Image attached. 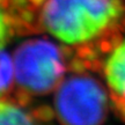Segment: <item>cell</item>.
Listing matches in <instances>:
<instances>
[{
  "mask_svg": "<svg viewBox=\"0 0 125 125\" xmlns=\"http://www.w3.org/2000/svg\"><path fill=\"white\" fill-rule=\"evenodd\" d=\"M104 75L111 93V100L125 102V41L117 45L107 58Z\"/></svg>",
  "mask_w": 125,
  "mask_h": 125,
  "instance_id": "5b68a950",
  "label": "cell"
},
{
  "mask_svg": "<svg viewBox=\"0 0 125 125\" xmlns=\"http://www.w3.org/2000/svg\"><path fill=\"white\" fill-rule=\"evenodd\" d=\"M32 32L46 31L75 50L96 53L121 20V0H24Z\"/></svg>",
  "mask_w": 125,
  "mask_h": 125,
  "instance_id": "6da1fadb",
  "label": "cell"
},
{
  "mask_svg": "<svg viewBox=\"0 0 125 125\" xmlns=\"http://www.w3.org/2000/svg\"><path fill=\"white\" fill-rule=\"evenodd\" d=\"M72 57V48L62 46L46 37L22 42L14 53L16 85L12 101L30 107L34 97L57 89L71 68Z\"/></svg>",
  "mask_w": 125,
  "mask_h": 125,
  "instance_id": "7a4b0ae2",
  "label": "cell"
},
{
  "mask_svg": "<svg viewBox=\"0 0 125 125\" xmlns=\"http://www.w3.org/2000/svg\"><path fill=\"white\" fill-rule=\"evenodd\" d=\"M14 65L8 52L0 48V101H12L15 92Z\"/></svg>",
  "mask_w": 125,
  "mask_h": 125,
  "instance_id": "8992f818",
  "label": "cell"
},
{
  "mask_svg": "<svg viewBox=\"0 0 125 125\" xmlns=\"http://www.w3.org/2000/svg\"><path fill=\"white\" fill-rule=\"evenodd\" d=\"M28 32L24 0H0V48L14 36Z\"/></svg>",
  "mask_w": 125,
  "mask_h": 125,
  "instance_id": "277c9868",
  "label": "cell"
},
{
  "mask_svg": "<svg viewBox=\"0 0 125 125\" xmlns=\"http://www.w3.org/2000/svg\"><path fill=\"white\" fill-rule=\"evenodd\" d=\"M0 125H5L4 124V121H2V118H1V115H0Z\"/></svg>",
  "mask_w": 125,
  "mask_h": 125,
  "instance_id": "ba28073f",
  "label": "cell"
},
{
  "mask_svg": "<svg viewBox=\"0 0 125 125\" xmlns=\"http://www.w3.org/2000/svg\"><path fill=\"white\" fill-rule=\"evenodd\" d=\"M111 105L112 109L116 114V116L121 119V121L125 122V102L121 101V100H111Z\"/></svg>",
  "mask_w": 125,
  "mask_h": 125,
  "instance_id": "52a82bcc",
  "label": "cell"
},
{
  "mask_svg": "<svg viewBox=\"0 0 125 125\" xmlns=\"http://www.w3.org/2000/svg\"><path fill=\"white\" fill-rule=\"evenodd\" d=\"M64 79L57 87L53 110L60 125H102L108 116V94L83 71Z\"/></svg>",
  "mask_w": 125,
  "mask_h": 125,
  "instance_id": "3957f363",
  "label": "cell"
}]
</instances>
